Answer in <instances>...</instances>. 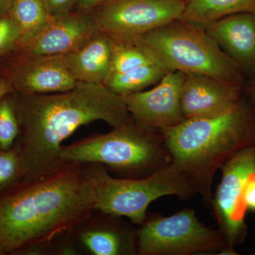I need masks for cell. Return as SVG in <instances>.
I'll return each instance as SVG.
<instances>
[{
	"label": "cell",
	"instance_id": "1",
	"mask_svg": "<svg viewBox=\"0 0 255 255\" xmlns=\"http://www.w3.org/2000/svg\"><path fill=\"white\" fill-rule=\"evenodd\" d=\"M21 135V179L54 172L68 162L62 142L78 128L103 121L115 128L134 122L120 96L105 85L78 82L75 88L52 94L11 92Z\"/></svg>",
	"mask_w": 255,
	"mask_h": 255
},
{
	"label": "cell",
	"instance_id": "2",
	"mask_svg": "<svg viewBox=\"0 0 255 255\" xmlns=\"http://www.w3.org/2000/svg\"><path fill=\"white\" fill-rule=\"evenodd\" d=\"M95 210L87 164L67 162L42 177L21 179L0 192V255L50 243Z\"/></svg>",
	"mask_w": 255,
	"mask_h": 255
},
{
	"label": "cell",
	"instance_id": "3",
	"mask_svg": "<svg viewBox=\"0 0 255 255\" xmlns=\"http://www.w3.org/2000/svg\"><path fill=\"white\" fill-rule=\"evenodd\" d=\"M160 131L171 162L211 206L217 171L240 150L255 145V112L244 95L230 112L209 118L185 119Z\"/></svg>",
	"mask_w": 255,
	"mask_h": 255
},
{
	"label": "cell",
	"instance_id": "4",
	"mask_svg": "<svg viewBox=\"0 0 255 255\" xmlns=\"http://www.w3.org/2000/svg\"><path fill=\"white\" fill-rule=\"evenodd\" d=\"M60 156L65 162L100 164L117 177L127 179L147 177L171 162L160 130L134 122L62 145Z\"/></svg>",
	"mask_w": 255,
	"mask_h": 255
},
{
	"label": "cell",
	"instance_id": "5",
	"mask_svg": "<svg viewBox=\"0 0 255 255\" xmlns=\"http://www.w3.org/2000/svg\"><path fill=\"white\" fill-rule=\"evenodd\" d=\"M132 41L167 72L197 74L242 87L246 83L236 63L199 23L177 19Z\"/></svg>",
	"mask_w": 255,
	"mask_h": 255
},
{
	"label": "cell",
	"instance_id": "6",
	"mask_svg": "<svg viewBox=\"0 0 255 255\" xmlns=\"http://www.w3.org/2000/svg\"><path fill=\"white\" fill-rule=\"evenodd\" d=\"M95 182L96 210L127 218L140 226L151 203L167 196L187 199L197 194L185 174L171 162L143 178L114 177L104 166L87 163Z\"/></svg>",
	"mask_w": 255,
	"mask_h": 255
},
{
	"label": "cell",
	"instance_id": "7",
	"mask_svg": "<svg viewBox=\"0 0 255 255\" xmlns=\"http://www.w3.org/2000/svg\"><path fill=\"white\" fill-rule=\"evenodd\" d=\"M137 255H193L225 248L219 230L207 227L187 208L170 216L147 214L137 228Z\"/></svg>",
	"mask_w": 255,
	"mask_h": 255
},
{
	"label": "cell",
	"instance_id": "8",
	"mask_svg": "<svg viewBox=\"0 0 255 255\" xmlns=\"http://www.w3.org/2000/svg\"><path fill=\"white\" fill-rule=\"evenodd\" d=\"M220 169L222 176L211 206L224 240L221 255H238L236 248L245 243L248 236V210L244 194L247 184L255 178V145L240 150Z\"/></svg>",
	"mask_w": 255,
	"mask_h": 255
},
{
	"label": "cell",
	"instance_id": "9",
	"mask_svg": "<svg viewBox=\"0 0 255 255\" xmlns=\"http://www.w3.org/2000/svg\"><path fill=\"white\" fill-rule=\"evenodd\" d=\"M184 0H105L93 11L100 30L117 41H133L179 19Z\"/></svg>",
	"mask_w": 255,
	"mask_h": 255
},
{
	"label": "cell",
	"instance_id": "10",
	"mask_svg": "<svg viewBox=\"0 0 255 255\" xmlns=\"http://www.w3.org/2000/svg\"><path fill=\"white\" fill-rule=\"evenodd\" d=\"M1 74L13 92L25 95L68 91L78 82L72 76L64 55H24L11 53Z\"/></svg>",
	"mask_w": 255,
	"mask_h": 255
},
{
	"label": "cell",
	"instance_id": "11",
	"mask_svg": "<svg viewBox=\"0 0 255 255\" xmlns=\"http://www.w3.org/2000/svg\"><path fill=\"white\" fill-rule=\"evenodd\" d=\"M186 74L167 72L150 90L122 97L132 120L140 127L162 130L185 120L181 94Z\"/></svg>",
	"mask_w": 255,
	"mask_h": 255
},
{
	"label": "cell",
	"instance_id": "12",
	"mask_svg": "<svg viewBox=\"0 0 255 255\" xmlns=\"http://www.w3.org/2000/svg\"><path fill=\"white\" fill-rule=\"evenodd\" d=\"M71 12L53 17L13 53L24 55H64L78 49L102 32L93 12Z\"/></svg>",
	"mask_w": 255,
	"mask_h": 255
},
{
	"label": "cell",
	"instance_id": "13",
	"mask_svg": "<svg viewBox=\"0 0 255 255\" xmlns=\"http://www.w3.org/2000/svg\"><path fill=\"white\" fill-rule=\"evenodd\" d=\"M132 224L95 210L71 233L80 251L90 255H137V228Z\"/></svg>",
	"mask_w": 255,
	"mask_h": 255
},
{
	"label": "cell",
	"instance_id": "14",
	"mask_svg": "<svg viewBox=\"0 0 255 255\" xmlns=\"http://www.w3.org/2000/svg\"><path fill=\"white\" fill-rule=\"evenodd\" d=\"M243 98L241 85L197 74H186L181 108L185 119L209 118L233 110Z\"/></svg>",
	"mask_w": 255,
	"mask_h": 255
},
{
	"label": "cell",
	"instance_id": "15",
	"mask_svg": "<svg viewBox=\"0 0 255 255\" xmlns=\"http://www.w3.org/2000/svg\"><path fill=\"white\" fill-rule=\"evenodd\" d=\"M243 75L255 74V15H228L203 25Z\"/></svg>",
	"mask_w": 255,
	"mask_h": 255
},
{
	"label": "cell",
	"instance_id": "16",
	"mask_svg": "<svg viewBox=\"0 0 255 255\" xmlns=\"http://www.w3.org/2000/svg\"><path fill=\"white\" fill-rule=\"evenodd\" d=\"M64 57L69 71L77 81L105 85L112 73L113 40L100 32Z\"/></svg>",
	"mask_w": 255,
	"mask_h": 255
},
{
	"label": "cell",
	"instance_id": "17",
	"mask_svg": "<svg viewBox=\"0 0 255 255\" xmlns=\"http://www.w3.org/2000/svg\"><path fill=\"white\" fill-rule=\"evenodd\" d=\"M240 13L255 15V0H188L179 19L204 25Z\"/></svg>",
	"mask_w": 255,
	"mask_h": 255
},
{
	"label": "cell",
	"instance_id": "18",
	"mask_svg": "<svg viewBox=\"0 0 255 255\" xmlns=\"http://www.w3.org/2000/svg\"><path fill=\"white\" fill-rule=\"evenodd\" d=\"M7 16L21 33L18 44L34 36L53 18L47 10L44 0H13Z\"/></svg>",
	"mask_w": 255,
	"mask_h": 255
},
{
	"label": "cell",
	"instance_id": "19",
	"mask_svg": "<svg viewBox=\"0 0 255 255\" xmlns=\"http://www.w3.org/2000/svg\"><path fill=\"white\" fill-rule=\"evenodd\" d=\"M167 73L158 64L152 63L126 73H112L105 85L114 93L124 97L155 85Z\"/></svg>",
	"mask_w": 255,
	"mask_h": 255
},
{
	"label": "cell",
	"instance_id": "20",
	"mask_svg": "<svg viewBox=\"0 0 255 255\" xmlns=\"http://www.w3.org/2000/svg\"><path fill=\"white\" fill-rule=\"evenodd\" d=\"M112 40V73H126L145 65L156 63L145 50L135 41Z\"/></svg>",
	"mask_w": 255,
	"mask_h": 255
},
{
	"label": "cell",
	"instance_id": "21",
	"mask_svg": "<svg viewBox=\"0 0 255 255\" xmlns=\"http://www.w3.org/2000/svg\"><path fill=\"white\" fill-rule=\"evenodd\" d=\"M20 133V127L11 93L0 100V149L14 147Z\"/></svg>",
	"mask_w": 255,
	"mask_h": 255
},
{
	"label": "cell",
	"instance_id": "22",
	"mask_svg": "<svg viewBox=\"0 0 255 255\" xmlns=\"http://www.w3.org/2000/svg\"><path fill=\"white\" fill-rule=\"evenodd\" d=\"M21 164L18 145L0 149V192L21 180Z\"/></svg>",
	"mask_w": 255,
	"mask_h": 255
},
{
	"label": "cell",
	"instance_id": "23",
	"mask_svg": "<svg viewBox=\"0 0 255 255\" xmlns=\"http://www.w3.org/2000/svg\"><path fill=\"white\" fill-rule=\"evenodd\" d=\"M20 39L21 33L14 21L7 15L0 18V58L13 53Z\"/></svg>",
	"mask_w": 255,
	"mask_h": 255
},
{
	"label": "cell",
	"instance_id": "24",
	"mask_svg": "<svg viewBox=\"0 0 255 255\" xmlns=\"http://www.w3.org/2000/svg\"><path fill=\"white\" fill-rule=\"evenodd\" d=\"M54 255H78L80 250L72 236L71 232L60 235L53 241Z\"/></svg>",
	"mask_w": 255,
	"mask_h": 255
},
{
	"label": "cell",
	"instance_id": "25",
	"mask_svg": "<svg viewBox=\"0 0 255 255\" xmlns=\"http://www.w3.org/2000/svg\"><path fill=\"white\" fill-rule=\"evenodd\" d=\"M44 2L50 16L57 17L71 12L79 0H44Z\"/></svg>",
	"mask_w": 255,
	"mask_h": 255
},
{
	"label": "cell",
	"instance_id": "26",
	"mask_svg": "<svg viewBox=\"0 0 255 255\" xmlns=\"http://www.w3.org/2000/svg\"><path fill=\"white\" fill-rule=\"evenodd\" d=\"M244 199L248 211L255 213V178L247 184Z\"/></svg>",
	"mask_w": 255,
	"mask_h": 255
},
{
	"label": "cell",
	"instance_id": "27",
	"mask_svg": "<svg viewBox=\"0 0 255 255\" xmlns=\"http://www.w3.org/2000/svg\"><path fill=\"white\" fill-rule=\"evenodd\" d=\"M244 95L247 100L251 104L255 112V74L251 77V80L246 82L243 87Z\"/></svg>",
	"mask_w": 255,
	"mask_h": 255
},
{
	"label": "cell",
	"instance_id": "28",
	"mask_svg": "<svg viewBox=\"0 0 255 255\" xmlns=\"http://www.w3.org/2000/svg\"><path fill=\"white\" fill-rule=\"evenodd\" d=\"M13 92L12 87L6 78L0 73V100L8 94Z\"/></svg>",
	"mask_w": 255,
	"mask_h": 255
},
{
	"label": "cell",
	"instance_id": "29",
	"mask_svg": "<svg viewBox=\"0 0 255 255\" xmlns=\"http://www.w3.org/2000/svg\"><path fill=\"white\" fill-rule=\"evenodd\" d=\"M105 0H79L78 4L84 10H90L98 6Z\"/></svg>",
	"mask_w": 255,
	"mask_h": 255
},
{
	"label": "cell",
	"instance_id": "30",
	"mask_svg": "<svg viewBox=\"0 0 255 255\" xmlns=\"http://www.w3.org/2000/svg\"><path fill=\"white\" fill-rule=\"evenodd\" d=\"M12 1L13 0H0V18L8 14Z\"/></svg>",
	"mask_w": 255,
	"mask_h": 255
},
{
	"label": "cell",
	"instance_id": "31",
	"mask_svg": "<svg viewBox=\"0 0 255 255\" xmlns=\"http://www.w3.org/2000/svg\"><path fill=\"white\" fill-rule=\"evenodd\" d=\"M184 1H186V2L188 1V0H184Z\"/></svg>",
	"mask_w": 255,
	"mask_h": 255
}]
</instances>
